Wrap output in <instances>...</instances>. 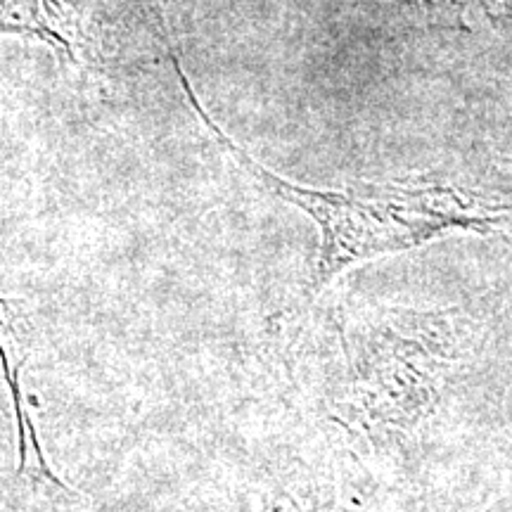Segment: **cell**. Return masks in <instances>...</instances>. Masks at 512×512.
<instances>
[{
  "mask_svg": "<svg viewBox=\"0 0 512 512\" xmlns=\"http://www.w3.org/2000/svg\"><path fill=\"white\" fill-rule=\"evenodd\" d=\"M171 64L181 83L185 98L197 119L209 128L226 155L245 174L259 183L268 195L278 197L304 211L318 226L320 242L311 280L306 285V304H311L325 285H330L347 268L373 261L377 256L422 247L444 238L451 230H475L489 233L505 221V207L456 188L432 183H384L354 185L347 190H320L292 183L259 164L245 147L235 143L223 128L209 117L204 105L192 91L176 50Z\"/></svg>",
  "mask_w": 512,
  "mask_h": 512,
  "instance_id": "6da1fadb",
  "label": "cell"
},
{
  "mask_svg": "<svg viewBox=\"0 0 512 512\" xmlns=\"http://www.w3.org/2000/svg\"><path fill=\"white\" fill-rule=\"evenodd\" d=\"M451 339L430 318H384L347 342L349 399L368 432L411 430L432 411L451 361Z\"/></svg>",
  "mask_w": 512,
  "mask_h": 512,
  "instance_id": "7a4b0ae2",
  "label": "cell"
},
{
  "mask_svg": "<svg viewBox=\"0 0 512 512\" xmlns=\"http://www.w3.org/2000/svg\"><path fill=\"white\" fill-rule=\"evenodd\" d=\"M5 31L38 36L76 62V24L62 0H5Z\"/></svg>",
  "mask_w": 512,
  "mask_h": 512,
  "instance_id": "3957f363",
  "label": "cell"
},
{
  "mask_svg": "<svg viewBox=\"0 0 512 512\" xmlns=\"http://www.w3.org/2000/svg\"><path fill=\"white\" fill-rule=\"evenodd\" d=\"M0 361H3L0 370H3V380L10 389L12 411H15L17 420V477H29V482H43L64 489V484L53 475L46 456H43L41 441H38V434L34 430V420H31L27 403H24L22 384H19V366L15 363V358H12L8 342H3V349H0Z\"/></svg>",
  "mask_w": 512,
  "mask_h": 512,
  "instance_id": "277c9868",
  "label": "cell"
}]
</instances>
